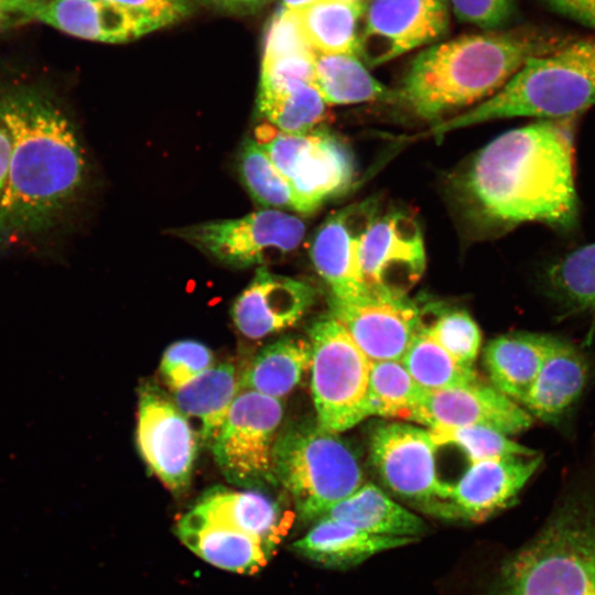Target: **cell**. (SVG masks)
Here are the masks:
<instances>
[{
    "label": "cell",
    "instance_id": "obj_1",
    "mask_svg": "<svg viewBox=\"0 0 595 595\" xmlns=\"http://www.w3.org/2000/svg\"><path fill=\"white\" fill-rule=\"evenodd\" d=\"M0 123L10 142L0 204V255L35 247L71 221L87 161L67 105L47 85L0 78Z\"/></svg>",
    "mask_w": 595,
    "mask_h": 595
},
{
    "label": "cell",
    "instance_id": "obj_2",
    "mask_svg": "<svg viewBox=\"0 0 595 595\" xmlns=\"http://www.w3.org/2000/svg\"><path fill=\"white\" fill-rule=\"evenodd\" d=\"M572 119L537 121L483 147L458 181L469 215L491 228L538 221L571 229L577 219Z\"/></svg>",
    "mask_w": 595,
    "mask_h": 595
},
{
    "label": "cell",
    "instance_id": "obj_3",
    "mask_svg": "<svg viewBox=\"0 0 595 595\" xmlns=\"http://www.w3.org/2000/svg\"><path fill=\"white\" fill-rule=\"evenodd\" d=\"M569 40L538 31H511L433 44L411 62L392 101L420 119L443 118L491 97L528 60Z\"/></svg>",
    "mask_w": 595,
    "mask_h": 595
},
{
    "label": "cell",
    "instance_id": "obj_4",
    "mask_svg": "<svg viewBox=\"0 0 595 595\" xmlns=\"http://www.w3.org/2000/svg\"><path fill=\"white\" fill-rule=\"evenodd\" d=\"M595 106V35L569 40L556 50L528 60L491 97L467 111L435 123L431 133L513 117L543 120L573 118Z\"/></svg>",
    "mask_w": 595,
    "mask_h": 595
},
{
    "label": "cell",
    "instance_id": "obj_5",
    "mask_svg": "<svg viewBox=\"0 0 595 595\" xmlns=\"http://www.w3.org/2000/svg\"><path fill=\"white\" fill-rule=\"evenodd\" d=\"M489 595H595V495L564 499L504 562Z\"/></svg>",
    "mask_w": 595,
    "mask_h": 595
},
{
    "label": "cell",
    "instance_id": "obj_6",
    "mask_svg": "<svg viewBox=\"0 0 595 595\" xmlns=\"http://www.w3.org/2000/svg\"><path fill=\"white\" fill-rule=\"evenodd\" d=\"M273 461L278 485L290 494L304 521H316L365 483L350 444L317 424L280 431Z\"/></svg>",
    "mask_w": 595,
    "mask_h": 595
},
{
    "label": "cell",
    "instance_id": "obj_7",
    "mask_svg": "<svg viewBox=\"0 0 595 595\" xmlns=\"http://www.w3.org/2000/svg\"><path fill=\"white\" fill-rule=\"evenodd\" d=\"M311 391L317 425L340 433L369 416L370 360L331 314L310 331Z\"/></svg>",
    "mask_w": 595,
    "mask_h": 595
},
{
    "label": "cell",
    "instance_id": "obj_8",
    "mask_svg": "<svg viewBox=\"0 0 595 595\" xmlns=\"http://www.w3.org/2000/svg\"><path fill=\"white\" fill-rule=\"evenodd\" d=\"M253 140L290 183L298 213H313L345 193L355 180L349 148L325 130L290 134L264 122L255 129Z\"/></svg>",
    "mask_w": 595,
    "mask_h": 595
},
{
    "label": "cell",
    "instance_id": "obj_9",
    "mask_svg": "<svg viewBox=\"0 0 595 595\" xmlns=\"http://www.w3.org/2000/svg\"><path fill=\"white\" fill-rule=\"evenodd\" d=\"M437 445L429 430L405 423H379L370 435L369 455L382 485L422 512L452 520V484L436 470Z\"/></svg>",
    "mask_w": 595,
    "mask_h": 595
},
{
    "label": "cell",
    "instance_id": "obj_10",
    "mask_svg": "<svg viewBox=\"0 0 595 595\" xmlns=\"http://www.w3.org/2000/svg\"><path fill=\"white\" fill-rule=\"evenodd\" d=\"M284 408L280 399L239 390L210 445L225 478L245 489L278 486L273 451Z\"/></svg>",
    "mask_w": 595,
    "mask_h": 595
},
{
    "label": "cell",
    "instance_id": "obj_11",
    "mask_svg": "<svg viewBox=\"0 0 595 595\" xmlns=\"http://www.w3.org/2000/svg\"><path fill=\"white\" fill-rule=\"evenodd\" d=\"M173 235L227 266L261 264L295 250L305 235L302 219L278 209L218 219L171 230Z\"/></svg>",
    "mask_w": 595,
    "mask_h": 595
},
{
    "label": "cell",
    "instance_id": "obj_12",
    "mask_svg": "<svg viewBox=\"0 0 595 595\" xmlns=\"http://www.w3.org/2000/svg\"><path fill=\"white\" fill-rule=\"evenodd\" d=\"M425 248L416 217L401 208L376 213L359 249V267L370 295L404 296L425 269Z\"/></svg>",
    "mask_w": 595,
    "mask_h": 595
},
{
    "label": "cell",
    "instance_id": "obj_13",
    "mask_svg": "<svg viewBox=\"0 0 595 595\" xmlns=\"http://www.w3.org/2000/svg\"><path fill=\"white\" fill-rule=\"evenodd\" d=\"M136 440L144 463L167 489H187L199 439L190 420L153 385L139 390Z\"/></svg>",
    "mask_w": 595,
    "mask_h": 595
},
{
    "label": "cell",
    "instance_id": "obj_14",
    "mask_svg": "<svg viewBox=\"0 0 595 595\" xmlns=\"http://www.w3.org/2000/svg\"><path fill=\"white\" fill-rule=\"evenodd\" d=\"M447 0H371L358 56L376 66L430 44L448 28Z\"/></svg>",
    "mask_w": 595,
    "mask_h": 595
},
{
    "label": "cell",
    "instance_id": "obj_15",
    "mask_svg": "<svg viewBox=\"0 0 595 595\" xmlns=\"http://www.w3.org/2000/svg\"><path fill=\"white\" fill-rule=\"evenodd\" d=\"M329 307L370 361L401 360L422 327V312L407 295L331 296Z\"/></svg>",
    "mask_w": 595,
    "mask_h": 595
},
{
    "label": "cell",
    "instance_id": "obj_16",
    "mask_svg": "<svg viewBox=\"0 0 595 595\" xmlns=\"http://www.w3.org/2000/svg\"><path fill=\"white\" fill-rule=\"evenodd\" d=\"M378 209L376 198L350 204L331 214L315 231L310 257L333 298L355 300L369 295L360 274L359 249Z\"/></svg>",
    "mask_w": 595,
    "mask_h": 595
},
{
    "label": "cell",
    "instance_id": "obj_17",
    "mask_svg": "<svg viewBox=\"0 0 595 595\" xmlns=\"http://www.w3.org/2000/svg\"><path fill=\"white\" fill-rule=\"evenodd\" d=\"M412 421L431 429L484 426L506 435L529 429L532 415L493 386L470 385L425 391Z\"/></svg>",
    "mask_w": 595,
    "mask_h": 595
},
{
    "label": "cell",
    "instance_id": "obj_18",
    "mask_svg": "<svg viewBox=\"0 0 595 595\" xmlns=\"http://www.w3.org/2000/svg\"><path fill=\"white\" fill-rule=\"evenodd\" d=\"M314 295L306 282L261 266L236 298L230 314L242 335L258 339L293 326L312 305Z\"/></svg>",
    "mask_w": 595,
    "mask_h": 595
},
{
    "label": "cell",
    "instance_id": "obj_19",
    "mask_svg": "<svg viewBox=\"0 0 595 595\" xmlns=\"http://www.w3.org/2000/svg\"><path fill=\"white\" fill-rule=\"evenodd\" d=\"M11 17L36 21L78 39L111 44L152 32L138 17L108 0H36L14 10Z\"/></svg>",
    "mask_w": 595,
    "mask_h": 595
},
{
    "label": "cell",
    "instance_id": "obj_20",
    "mask_svg": "<svg viewBox=\"0 0 595 595\" xmlns=\"http://www.w3.org/2000/svg\"><path fill=\"white\" fill-rule=\"evenodd\" d=\"M542 456H508L469 464L451 486L452 520L483 521L509 506L533 476Z\"/></svg>",
    "mask_w": 595,
    "mask_h": 595
},
{
    "label": "cell",
    "instance_id": "obj_21",
    "mask_svg": "<svg viewBox=\"0 0 595 595\" xmlns=\"http://www.w3.org/2000/svg\"><path fill=\"white\" fill-rule=\"evenodd\" d=\"M176 534L202 560L240 574H253L264 567L275 550L235 522L192 509L178 520Z\"/></svg>",
    "mask_w": 595,
    "mask_h": 595
},
{
    "label": "cell",
    "instance_id": "obj_22",
    "mask_svg": "<svg viewBox=\"0 0 595 595\" xmlns=\"http://www.w3.org/2000/svg\"><path fill=\"white\" fill-rule=\"evenodd\" d=\"M588 375L589 363L582 349L556 337L522 404L531 415L558 424L578 401Z\"/></svg>",
    "mask_w": 595,
    "mask_h": 595
},
{
    "label": "cell",
    "instance_id": "obj_23",
    "mask_svg": "<svg viewBox=\"0 0 595 595\" xmlns=\"http://www.w3.org/2000/svg\"><path fill=\"white\" fill-rule=\"evenodd\" d=\"M418 541L412 538L374 534L347 522L323 517L294 541L292 549L310 561L329 569L346 570L388 550Z\"/></svg>",
    "mask_w": 595,
    "mask_h": 595
},
{
    "label": "cell",
    "instance_id": "obj_24",
    "mask_svg": "<svg viewBox=\"0 0 595 595\" xmlns=\"http://www.w3.org/2000/svg\"><path fill=\"white\" fill-rule=\"evenodd\" d=\"M555 340L548 334L517 332L489 342L484 361L494 387L522 403Z\"/></svg>",
    "mask_w": 595,
    "mask_h": 595
},
{
    "label": "cell",
    "instance_id": "obj_25",
    "mask_svg": "<svg viewBox=\"0 0 595 595\" xmlns=\"http://www.w3.org/2000/svg\"><path fill=\"white\" fill-rule=\"evenodd\" d=\"M323 517L381 536L419 540L428 531L422 518L402 507L372 483H364L351 495L332 506Z\"/></svg>",
    "mask_w": 595,
    "mask_h": 595
},
{
    "label": "cell",
    "instance_id": "obj_26",
    "mask_svg": "<svg viewBox=\"0 0 595 595\" xmlns=\"http://www.w3.org/2000/svg\"><path fill=\"white\" fill-rule=\"evenodd\" d=\"M239 380L231 364L213 366L185 386L174 390L173 402L198 423V439L210 446L218 435L235 397Z\"/></svg>",
    "mask_w": 595,
    "mask_h": 595
},
{
    "label": "cell",
    "instance_id": "obj_27",
    "mask_svg": "<svg viewBox=\"0 0 595 595\" xmlns=\"http://www.w3.org/2000/svg\"><path fill=\"white\" fill-rule=\"evenodd\" d=\"M310 340L283 337L264 346L239 379V390L281 399L301 381L311 364Z\"/></svg>",
    "mask_w": 595,
    "mask_h": 595
},
{
    "label": "cell",
    "instance_id": "obj_28",
    "mask_svg": "<svg viewBox=\"0 0 595 595\" xmlns=\"http://www.w3.org/2000/svg\"><path fill=\"white\" fill-rule=\"evenodd\" d=\"M301 31L315 53L358 56L364 4L318 0L295 11Z\"/></svg>",
    "mask_w": 595,
    "mask_h": 595
},
{
    "label": "cell",
    "instance_id": "obj_29",
    "mask_svg": "<svg viewBox=\"0 0 595 595\" xmlns=\"http://www.w3.org/2000/svg\"><path fill=\"white\" fill-rule=\"evenodd\" d=\"M326 105L318 88L310 82L259 86V112L284 133L304 134L314 130L326 118Z\"/></svg>",
    "mask_w": 595,
    "mask_h": 595
},
{
    "label": "cell",
    "instance_id": "obj_30",
    "mask_svg": "<svg viewBox=\"0 0 595 595\" xmlns=\"http://www.w3.org/2000/svg\"><path fill=\"white\" fill-rule=\"evenodd\" d=\"M314 80L326 104L392 101L393 91L377 80L355 55L314 52Z\"/></svg>",
    "mask_w": 595,
    "mask_h": 595
},
{
    "label": "cell",
    "instance_id": "obj_31",
    "mask_svg": "<svg viewBox=\"0 0 595 595\" xmlns=\"http://www.w3.org/2000/svg\"><path fill=\"white\" fill-rule=\"evenodd\" d=\"M545 280L551 295L566 311L595 313V241L554 261Z\"/></svg>",
    "mask_w": 595,
    "mask_h": 595
},
{
    "label": "cell",
    "instance_id": "obj_32",
    "mask_svg": "<svg viewBox=\"0 0 595 595\" xmlns=\"http://www.w3.org/2000/svg\"><path fill=\"white\" fill-rule=\"evenodd\" d=\"M400 361L425 391L462 387L478 381L473 368L457 363L422 327Z\"/></svg>",
    "mask_w": 595,
    "mask_h": 595
},
{
    "label": "cell",
    "instance_id": "obj_33",
    "mask_svg": "<svg viewBox=\"0 0 595 595\" xmlns=\"http://www.w3.org/2000/svg\"><path fill=\"white\" fill-rule=\"evenodd\" d=\"M424 393L400 360L370 361L369 415L411 420Z\"/></svg>",
    "mask_w": 595,
    "mask_h": 595
},
{
    "label": "cell",
    "instance_id": "obj_34",
    "mask_svg": "<svg viewBox=\"0 0 595 595\" xmlns=\"http://www.w3.org/2000/svg\"><path fill=\"white\" fill-rule=\"evenodd\" d=\"M239 172L257 203L296 212V201L290 183L253 139H248L240 150Z\"/></svg>",
    "mask_w": 595,
    "mask_h": 595
},
{
    "label": "cell",
    "instance_id": "obj_35",
    "mask_svg": "<svg viewBox=\"0 0 595 595\" xmlns=\"http://www.w3.org/2000/svg\"><path fill=\"white\" fill-rule=\"evenodd\" d=\"M437 446L452 445L459 448L468 462L476 463L485 459L508 456H532L537 451L523 446L508 435L484 426H462L429 430Z\"/></svg>",
    "mask_w": 595,
    "mask_h": 595
},
{
    "label": "cell",
    "instance_id": "obj_36",
    "mask_svg": "<svg viewBox=\"0 0 595 595\" xmlns=\"http://www.w3.org/2000/svg\"><path fill=\"white\" fill-rule=\"evenodd\" d=\"M431 306L436 316L431 323H422V329L457 363L473 368L482 345V333L476 322L463 310L441 309L439 304Z\"/></svg>",
    "mask_w": 595,
    "mask_h": 595
},
{
    "label": "cell",
    "instance_id": "obj_37",
    "mask_svg": "<svg viewBox=\"0 0 595 595\" xmlns=\"http://www.w3.org/2000/svg\"><path fill=\"white\" fill-rule=\"evenodd\" d=\"M213 353L206 345L192 339L177 340L164 350L160 374L174 391L213 367Z\"/></svg>",
    "mask_w": 595,
    "mask_h": 595
},
{
    "label": "cell",
    "instance_id": "obj_38",
    "mask_svg": "<svg viewBox=\"0 0 595 595\" xmlns=\"http://www.w3.org/2000/svg\"><path fill=\"white\" fill-rule=\"evenodd\" d=\"M295 11L280 8L270 20L264 34L262 61L290 55H312Z\"/></svg>",
    "mask_w": 595,
    "mask_h": 595
},
{
    "label": "cell",
    "instance_id": "obj_39",
    "mask_svg": "<svg viewBox=\"0 0 595 595\" xmlns=\"http://www.w3.org/2000/svg\"><path fill=\"white\" fill-rule=\"evenodd\" d=\"M455 15L479 28L495 29L511 15L515 0H447Z\"/></svg>",
    "mask_w": 595,
    "mask_h": 595
},
{
    "label": "cell",
    "instance_id": "obj_40",
    "mask_svg": "<svg viewBox=\"0 0 595 595\" xmlns=\"http://www.w3.org/2000/svg\"><path fill=\"white\" fill-rule=\"evenodd\" d=\"M142 20L151 31L181 20L186 11L184 0H108Z\"/></svg>",
    "mask_w": 595,
    "mask_h": 595
},
{
    "label": "cell",
    "instance_id": "obj_41",
    "mask_svg": "<svg viewBox=\"0 0 595 595\" xmlns=\"http://www.w3.org/2000/svg\"><path fill=\"white\" fill-rule=\"evenodd\" d=\"M553 12L595 30V0H542Z\"/></svg>",
    "mask_w": 595,
    "mask_h": 595
},
{
    "label": "cell",
    "instance_id": "obj_42",
    "mask_svg": "<svg viewBox=\"0 0 595 595\" xmlns=\"http://www.w3.org/2000/svg\"><path fill=\"white\" fill-rule=\"evenodd\" d=\"M10 165V142L4 127L0 123V204L2 202Z\"/></svg>",
    "mask_w": 595,
    "mask_h": 595
},
{
    "label": "cell",
    "instance_id": "obj_43",
    "mask_svg": "<svg viewBox=\"0 0 595 595\" xmlns=\"http://www.w3.org/2000/svg\"><path fill=\"white\" fill-rule=\"evenodd\" d=\"M208 2L228 11H251L267 3L269 0H207Z\"/></svg>",
    "mask_w": 595,
    "mask_h": 595
},
{
    "label": "cell",
    "instance_id": "obj_44",
    "mask_svg": "<svg viewBox=\"0 0 595 595\" xmlns=\"http://www.w3.org/2000/svg\"><path fill=\"white\" fill-rule=\"evenodd\" d=\"M36 0H0V22L8 20L17 9Z\"/></svg>",
    "mask_w": 595,
    "mask_h": 595
},
{
    "label": "cell",
    "instance_id": "obj_45",
    "mask_svg": "<svg viewBox=\"0 0 595 595\" xmlns=\"http://www.w3.org/2000/svg\"><path fill=\"white\" fill-rule=\"evenodd\" d=\"M318 0H281L282 8L291 10V11H299L302 10L310 4L316 2Z\"/></svg>",
    "mask_w": 595,
    "mask_h": 595
},
{
    "label": "cell",
    "instance_id": "obj_46",
    "mask_svg": "<svg viewBox=\"0 0 595 595\" xmlns=\"http://www.w3.org/2000/svg\"><path fill=\"white\" fill-rule=\"evenodd\" d=\"M339 1L364 4V0H339Z\"/></svg>",
    "mask_w": 595,
    "mask_h": 595
}]
</instances>
